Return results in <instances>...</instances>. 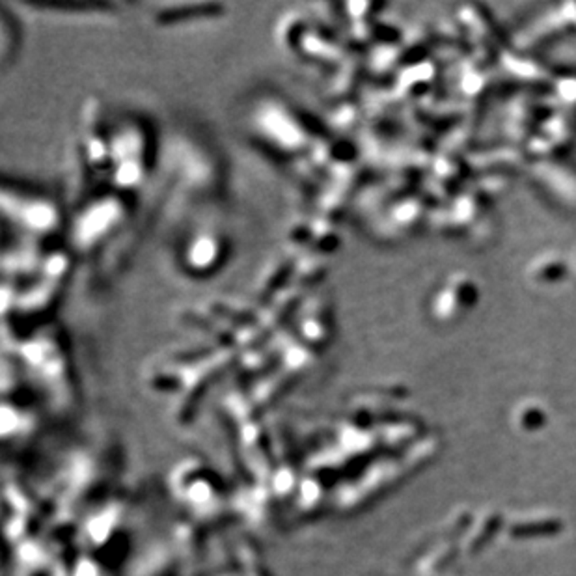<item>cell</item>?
Segmentation results:
<instances>
[{
  "label": "cell",
  "instance_id": "1",
  "mask_svg": "<svg viewBox=\"0 0 576 576\" xmlns=\"http://www.w3.org/2000/svg\"><path fill=\"white\" fill-rule=\"evenodd\" d=\"M4 213L30 235H47L58 226L57 207L42 196L4 191Z\"/></svg>",
  "mask_w": 576,
  "mask_h": 576
},
{
  "label": "cell",
  "instance_id": "2",
  "mask_svg": "<svg viewBox=\"0 0 576 576\" xmlns=\"http://www.w3.org/2000/svg\"><path fill=\"white\" fill-rule=\"evenodd\" d=\"M122 218V206L118 201H95L92 207L81 213L73 226V237L78 248H90L101 241Z\"/></svg>",
  "mask_w": 576,
  "mask_h": 576
},
{
  "label": "cell",
  "instance_id": "3",
  "mask_svg": "<svg viewBox=\"0 0 576 576\" xmlns=\"http://www.w3.org/2000/svg\"><path fill=\"white\" fill-rule=\"evenodd\" d=\"M221 241L216 239L213 233H198L192 237L191 245L187 248V261L192 267H211L216 261V257L221 256Z\"/></svg>",
  "mask_w": 576,
  "mask_h": 576
}]
</instances>
